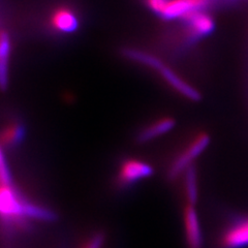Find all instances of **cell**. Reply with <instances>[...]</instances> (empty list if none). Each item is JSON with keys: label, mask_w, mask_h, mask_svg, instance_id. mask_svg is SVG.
I'll return each mask as SVG.
<instances>
[{"label": "cell", "mask_w": 248, "mask_h": 248, "mask_svg": "<svg viewBox=\"0 0 248 248\" xmlns=\"http://www.w3.org/2000/svg\"><path fill=\"white\" fill-rule=\"evenodd\" d=\"M138 61L139 64L149 67L153 69L154 72H158L159 76L162 78V80L184 97L190 100H195V102L200 100L201 95L197 89L193 88L187 82H185L172 68L167 66L159 58L152 55L151 53L145 51L142 52L139 55Z\"/></svg>", "instance_id": "2"}, {"label": "cell", "mask_w": 248, "mask_h": 248, "mask_svg": "<svg viewBox=\"0 0 248 248\" xmlns=\"http://www.w3.org/2000/svg\"><path fill=\"white\" fill-rule=\"evenodd\" d=\"M145 1L147 6H148L153 13L159 15L161 11L165 9V6L167 5L169 0H145Z\"/></svg>", "instance_id": "16"}, {"label": "cell", "mask_w": 248, "mask_h": 248, "mask_svg": "<svg viewBox=\"0 0 248 248\" xmlns=\"http://www.w3.org/2000/svg\"><path fill=\"white\" fill-rule=\"evenodd\" d=\"M221 242L223 248H244L248 246V218L232 224L223 234Z\"/></svg>", "instance_id": "9"}, {"label": "cell", "mask_w": 248, "mask_h": 248, "mask_svg": "<svg viewBox=\"0 0 248 248\" xmlns=\"http://www.w3.org/2000/svg\"><path fill=\"white\" fill-rule=\"evenodd\" d=\"M175 120L170 117H164L155 120L149 125L144 127L137 136V142L139 144H145L153 141L161 136L168 134L175 126Z\"/></svg>", "instance_id": "10"}, {"label": "cell", "mask_w": 248, "mask_h": 248, "mask_svg": "<svg viewBox=\"0 0 248 248\" xmlns=\"http://www.w3.org/2000/svg\"><path fill=\"white\" fill-rule=\"evenodd\" d=\"M12 43L6 31H0V89L5 90L10 81V57Z\"/></svg>", "instance_id": "11"}, {"label": "cell", "mask_w": 248, "mask_h": 248, "mask_svg": "<svg viewBox=\"0 0 248 248\" xmlns=\"http://www.w3.org/2000/svg\"><path fill=\"white\" fill-rule=\"evenodd\" d=\"M50 25L58 33H73L79 28V18L76 13L68 7H59L50 17Z\"/></svg>", "instance_id": "8"}, {"label": "cell", "mask_w": 248, "mask_h": 248, "mask_svg": "<svg viewBox=\"0 0 248 248\" xmlns=\"http://www.w3.org/2000/svg\"><path fill=\"white\" fill-rule=\"evenodd\" d=\"M152 166L139 158H125L121 161L116 176V183L120 188H128L134 184L153 175Z\"/></svg>", "instance_id": "4"}, {"label": "cell", "mask_w": 248, "mask_h": 248, "mask_svg": "<svg viewBox=\"0 0 248 248\" xmlns=\"http://www.w3.org/2000/svg\"><path fill=\"white\" fill-rule=\"evenodd\" d=\"M212 1L213 0H169L158 16L165 20L183 19L193 12L204 11Z\"/></svg>", "instance_id": "6"}, {"label": "cell", "mask_w": 248, "mask_h": 248, "mask_svg": "<svg viewBox=\"0 0 248 248\" xmlns=\"http://www.w3.org/2000/svg\"><path fill=\"white\" fill-rule=\"evenodd\" d=\"M105 243V235L104 232H95L93 234L86 242L84 243L82 248H103Z\"/></svg>", "instance_id": "15"}, {"label": "cell", "mask_w": 248, "mask_h": 248, "mask_svg": "<svg viewBox=\"0 0 248 248\" xmlns=\"http://www.w3.org/2000/svg\"><path fill=\"white\" fill-rule=\"evenodd\" d=\"M184 174V195L186 204L197 205L199 200V180L195 165L190 166Z\"/></svg>", "instance_id": "13"}, {"label": "cell", "mask_w": 248, "mask_h": 248, "mask_svg": "<svg viewBox=\"0 0 248 248\" xmlns=\"http://www.w3.org/2000/svg\"><path fill=\"white\" fill-rule=\"evenodd\" d=\"M184 236L188 248L203 247V231L195 205L185 204L182 213Z\"/></svg>", "instance_id": "5"}, {"label": "cell", "mask_w": 248, "mask_h": 248, "mask_svg": "<svg viewBox=\"0 0 248 248\" xmlns=\"http://www.w3.org/2000/svg\"><path fill=\"white\" fill-rule=\"evenodd\" d=\"M210 144V137L208 134L202 133L198 135L192 141L186 146V148L177 155V157L169 168L168 176L175 178L181 173H184L190 166L193 165L195 160L203 153Z\"/></svg>", "instance_id": "3"}, {"label": "cell", "mask_w": 248, "mask_h": 248, "mask_svg": "<svg viewBox=\"0 0 248 248\" xmlns=\"http://www.w3.org/2000/svg\"><path fill=\"white\" fill-rule=\"evenodd\" d=\"M181 20H183L186 28H187L188 34L193 38L207 36L208 34L212 33L215 28L214 20L210 15H208L204 11L193 12L185 16Z\"/></svg>", "instance_id": "7"}, {"label": "cell", "mask_w": 248, "mask_h": 248, "mask_svg": "<svg viewBox=\"0 0 248 248\" xmlns=\"http://www.w3.org/2000/svg\"><path fill=\"white\" fill-rule=\"evenodd\" d=\"M13 184L11 170L6 161L5 154L3 151V146L0 144V185H11Z\"/></svg>", "instance_id": "14"}, {"label": "cell", "mask_w": 248, "mask_h": 248, "mask_svg": "<svg viewBox=\"0 0 248 248\" xmlns=\"http://www.w3.org/2000/svg\"><path fill=\"white\" fill-rule=\"evenodd\" d=\"M25 138V126L22 123L14 122L7 125L0 134V144L3 147L15 148Z\"/></svg>", "instance_id": "12"}, {"label": "cell", "mask_w": 248, "mask_h": 248, "mask_svg": "<svg viewBox=\"0 0 248 248\" xmlns=\"http://www.w3.org/2000/svg\"><path fill=\"white\" fill-rule=\"evenodd\" d=\"M31 202L11 185H0V219L10 229L23 228L29 220L27 216Z\"/></svg>", "instance_id": "1"}]
</instances>
